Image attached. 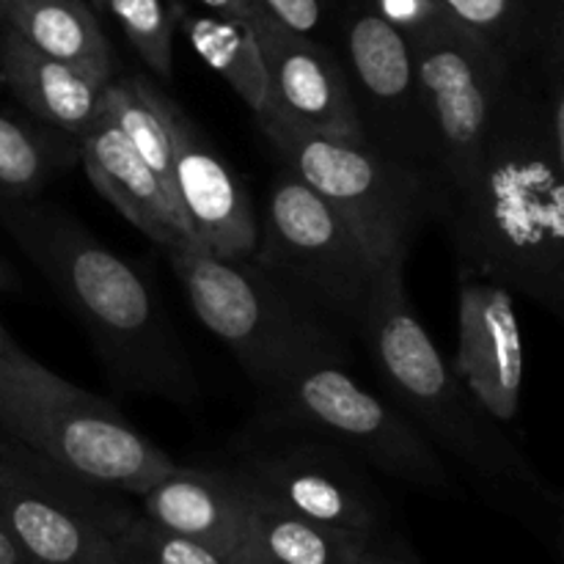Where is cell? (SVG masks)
<instances>
[{"instance_id": "obj_1", "label": "cell", "mask_w": 564, "mask_h": 564, "mask_svg": "<svg viewBox=\"0 0 564 564\" xmlns=\"http://www.w3.org/2000/svg\"><path fill=\"white\" fill-rule=\"evenodd\" d=\"M438 224L460 273L564 314V88L518 66L471 180L446 193Z\"/></svg>"}, {"instance_id": "obj_2", "label": "cell", "mask_w": 564, "mask_h": 564, "mask_svg": "<svg viewBox=\"0 0 564 564\" xmlns=\"http://www.w3.org/2000/svg\"><path fill=\"white\" fill-rule=\"evenodd\" d=\"M0 224L83 325L116 389L182 408L198 400L191 358L135 264L42 198L3 207Z\"/></svg>"}, {"instance_id": "obj_3", "label": "cell", "mask_w": 564, "mask_h": 564, "mask_svg": "<svg viewBox=\"0 0 564 564\" xmlns=\"http://www.w3.org/2000/svg\"><path fill=\"white\" fill-rule=\"evenodd\" d=\"M405 253H394L380 264L358 328L394 408L435 449L460 460L468 471L507 494L529 496L540 510H560V494L468 394L430 339L405 290Z\"/></svg>"}, {"instance_id": "obj_4", "label": "cell", "mask_w": 564, "mask_h": 564, "mask_svg": "<svg viewBox=\"0 0 564 564\" xmlns=\"http://www.w3.org/2000/svg\"><path fill=\"white\" fill-rule=\"evenodd\" d=\"M204 328L218 336L242 372L273 397L314 367H345V330L314 312L251 257H215L198 242L163 248Z\"/></svg>"}, {"instance_id": "obj_5", "label": "cell", "mask_w": 564, "mask_h": 564, "mask_svg": "<svg viewBox=\"0 0 564 564\" xmlns=\"http://www.w3.org/2000/svg\"><path fill=\"white\" fill-rule=\"evenodd\" d=\"M0 435L80 482L138 499L176 466L119 408L58 378L14 339L0 350Z\"/></svg>"}, {"instance_id": "obj_6", "label": "cell", "mask_w": 564, "mask_h": 564, "mask_svg": "<svg viewBox=\"0 0 564 564\" xmlns=\"http://www.w3.org/2000/svg\"><path fill=\"white\" fill-rule=\"evenodd\" d=\"M257 127L284 169L328 198L358 231L375 257L411 253L419 231L438 220L444 187L435 176L402 163L367 135H330L301 124L268 99Z\"/></svg>"}, {"instance_id": "obj_7", "label": "cell", "mask_w": 564, "mask_h": 564, "mask_svg": "<svg viewBox=\"0 0 564 564\" xmlns=\"http://www.w3.org/2000/svg\"><path fill=\"white\" fill-rule=\"evenodd\" d=\"M251 259L345 334L361 328L383 264L361 231L290 169L270 185Z\"/></svg>"}, {"instance_id": "obj_8", "label": "cell", "mask_w": 564, "mask_h": 564, "mask_svg": "<svg viewBox=\"0 0 564 564\" xmlns=\"http://www.w3.org/2000/svg\"><path fill=\"white\" fill-rule=\"evenodd\" d=\"M405 39L416 64L435 176L446 196L477 171L518 72V58L444 9Z\"/></svg>"}, {"instance_id": "obj_9", "label": "cell", "mask_w": 564, "mask_h": 564, "mask_svg": "<svg viewBox=\"0 0 564 564\" xmlns=\"http://www.w3.org/2000/svg\"><path fill=\"white\" fill-rule=\"evenodd\" d=\"M268 422L273 430L319 435L361 466L427 496L455 494L438 449L341 364L308 369L268 397Z\"/></svg>"}, {"instance_id": "obj_10", "label": "cell", "mask_w": 564, "mask_h": 564, "mask_svg": "<svg viewBox=\"0 0 564 564\" xmlns=\"http://www.w3.org/2000/svg\"><path fill=\"white\" fill-rule=\"evenodd\" d=\"M281 433H290L286 441L257 446L231 468L253 494L358 538L389 532V505L356 457L319 435Z\"/></svg>"}, {"instance_id": "obj_11", "label": "cell", "mask_w": 564, "mask_h": 564, "mask_svg": "<svg viewBox=\"0 0 564 564\" xmlns=\"http://www.w3.org/2000/svg\"><path fill=\"white\" fill-rule=\"evenodd\" d=\"M345 69L364 135L402 163L435 176L427 116L405 33L380 11H358L345 31Z\"/></svg>"}, {"instance_id": "obj_12", "label": "cell", "mask_w": 564, "mask_h": 564, "mask_svg": "<svg viewBox=\"0 0 564 564\" xmlns=\"http://www.w3.org/2000/svg\"><path fill=\"white\" fill-rule=\"evenodd\" d=\"M119 496L77 479L0 488V523L28 564H119L135 518Z\"/></svg>"}, {"instance_id": "obj_13", "label": "cell", "mask_w": 564, "mask_h": 564, "mask_svg": "<svg viewBox=\"0 0 564 564\" xmlns=\"http://www.w3.org/2000/svg\"><path fill=\"white\" fill-rule=\"evenodd\" d=\"M160 108L174 154V196L191 226L193 242L215 257H251L257 248L259 218L240 176L224 163L196 121L165 91H160Z\"/></svg>"}, {"instance_id": "obj_14", "label": "cell", "mask_w": 564, "mask_h": 564, "mask_svg": "<svg viewBox=\"0 0 564 564\" xmlns=\"http://www.w3.org/2000/svg\"><path fill=\"white\" fill-rule=\"evenodd\" d=\"M468 394L494 422L512 424L527 380V347L507 286L457 270V358Z\"/></svg>"}, {"instance_id": "obj_15", "label": "cell", "mask_w": 564, "mask_h": 564, "mask_svg": "<svg viewBox=\"0 0 564 564\" xmlns=\"http://www.w3.org/2000/svg\"><path fill=\"white\" fill-rule=\"evenodd\" d=\"M268 72V99L286 116L330 135H364L352 102L345 61L317 42L275 22L264 11L251 17Z\"/></svg>"}, {"instance_id": "obj_16", "label": "cell", "mask_w": 564, "mask_h": 564, "mask_svg": "<svg viewBox=\"0 0 564 564\" xmlns=\"http://www.w3.org/2000/svg\"><path fill=\"white\" fill-rule=\"evenodd\" d=\"M248 501L251 494L231 468L174 466L141 496V516L235 564L242 554Z\"/></svg>"}, {"instance_id": "obj_17", "label": "cell", "mask_w": 564, "mask_h": 564, "mask_svg": "<svg viewBox=\"0 0 564 564\" xmlns=\"http://www.w3.org/2000/svg\"><path fill=\"white\" fill-rule=\"evenodd\" d=\"M77 154L99 196L108 198L149 240L160 248L193 240L185 215L102 105L77 135Z\"/></svg>"}, {"instance_id": "obj_18", "label": "cell", "mask_w": 564, "mask_h": 564, "mask_svg": "<svg viewBox=\"0 0 564 564\" xmlns=\"http://www.w3.org/2000/svg\"><path fill=\"white\" fill-rule=\"evenodd\" d=\"M113 69L66 64L28 44L17 31H0V86L31 119L77 138L99 113Z\"/></svg>"}, {"instance_id": "obj_19", "label": "cell", "mask_w": 564, "mask_h": 564, "mask_svg": "<svg viewBox=\"0 0 564 564\" xmlns=\"http://www.w3.org/2000/svg\"><path fill=\"white\" fill-rule=\"evenodd\" d=\"M248 494L251 501H248L242 554L264 564H358L364 545L372 540L308 521L297 512L262 499L251 488Z\"/></svg>"}, {"instance_id": "obj_20", "label": "cell", "mask_w": 564, "mask_h": 564, "mask_svg": "<svg viewBox=\"0 0 564 564\" xmlns=\"http://www.w3.org/2000/svg\"><path fill=\"white\" fill-rule=\"evenodd\" d=\"M169 3L174 11L176 31L257 116L268 105V72L251 22L213 14L185 0H169Z\"/></svg>"}, {"instance_id": "obj_21", "label": "cell", "mask_w": 564, "mask_h": 564, "mask_svg": "<svg viewBox=\"0 0 564 564\" xmlns=\"http://www.w3.org/2000/svg\"><path fill=\"white\" fill-rule=\"evenodd\" d=\"M77 160V138L0 105V209L42 198Z\"/></svg>"}, {"instance_id": "obj_22", "label": "cell", "mask_w": 564, "mask_h": 564, "mask_svg": "<svg viewBox=\"0 0 564 564\" xmlns=\"http://www.w3.org/2000/svg\"><path fill=\"white\" fill-rule=\"evenodd\" d=\"M3 25L66 64L113 69V47L86 0H9Z\"/></svg>"}, {"instance_id": "obj_23", "label": "cell", "mask_w": 564, "mask_h": 564, "mask_svg": "<svg viewBox=\"0 0 564 564\" xmlns=\"http://www.w3.org/2000/svg\"><path fill=\"white\" fill-rule=\"evenodd\" d=\"M160 91L163 88L154 86L152 80L141 75L130 77H113L105 86L102 105L108 110L110 119L116 121L127 141L132 143L143 163L149 165L160 185L165 187L171 198L174 196V154H171V135L169 124H165L163 108H160ZM180 207V204H176ZM182 213V209H180Z\"/></svg>"}, {"instance_id": "obj_24", "label": "cell", "mask_w": 564, "mask_h": 564, "mask_svg": "<svg viewBox=\"0 0 564 564\" xmlns=\"http://www.w3.org/2000/svg\"><path fill=\"white\" fill-rule=\"evenodd\" d=\"M91 9L108 14L127 42L160 80L174 77V11L169 0H91Z\"/></svg>"}, {"instance_id": "obj_25", "label": "cell", "mask_w": 564, "mask_h": 564, "mask_svg": "<svg viewBox=\"0 0 564 564\" xmlns=\"http://www.w3.org/2000/svg\"><path fill=\"white\" fill-rule=\"evenodd\" d=\"M119 564H229L218 554L207 551L193 540L171 534L152 523L149 518L138 516L127 527L121 540Z\"/></svg>"}, {"instance_id": "obj_26", "label": "cell", "mask_w": 564, "mask_h": 564, "mask_svg": "<svg viewBox=\"0 0 564 564\" xmlns=\"http://www.w3.org/2000/svg\"><path fill=\"white\" fill-rule=\"evenodd\" d=\"M446 14L460 20L463 25L474 28L490 42L505 47L507 53L516 55V44H512V0H435Z\"/></svg>"}, {"instance_id": "obj_27", "label": "cell", "mask_w": 564, "mask_h": 564, "mask_svg": "<svg viewBox=\"0 0 564 564\" xmlns=\"http://www.w3.org/2000/svg\"><path fill=\"white\" fill-rule=\"evenodd\" d=\"M69 474L55 468L44 457L33 455L25 446L9 438H0V488H17V485H58L69 482ZM80 482V479H77Z\"/></svg>"}, {"instance_id": "obj_28", "label": "cell", "mask_w": 564, "mask_h": 564, "mask_svg": "<svg viewBox=\"0 0 564 564\" xmlns=\"http://www.w3.org/2000/svg\"><path fill=\"white\" fill-rule=\"evenodd\" d=\"M253 3L264 14L273 17L275 22H281L290 31L306 33V36H312L317 31L319 20H323V6H319V0H253Z\"/></svg>"}, {"instance_id": "obj_29", "label": "cell", "mask_w": 564, "mask_h": 564, "mask_svg": "<svg viewBox=\"0 0 564 564\" xmlns=\"http://www.w3.org/2000/svg\"><path fill=\"white\" fill-rule=\"evenodd\" d=\"M358 564H422L413 556V551L408 549L402 540L391 538L389 532H383L380 538H372L364 545Z\"/></svg>"}, {"instance_id": "obj_30", "label": "cell", "mask_w": 564, "mask_h": 564, "mask_svg": "<svg viewBox=\"0 0 564 564\" xmlns=\"http://www.w3.org/2000/svg\"><path fill=\"white\" fill-rule=\"evenodd\" d=\"M185 3L220 17H235V20H251L257 11H262L253 0H185Z\"/></svg>"}, {"instance_id": "obj_31", "label": "cell", "mask_w": 564, "mask_h": 564, "mask_svg": "<svg viewBox=\"0 0 564 564\" xmlns=\"http://www.w3.org/2000/svg\"><path fill=\"white\" fill-rule=\"evenodd\" d=\"M0 564H28L25 554L3 523H0Z\"/></svg>"}, {"instance_id": "obj_32", "label": "cell", "mask_w": 564, "mask_h": 564, "mask_svg": "<svg viewBox=\"0 0 564 564\" xmlns=\"http://www.w3.org/2000/svg\"><path fill=\"white\" fill-rule=\"evenodd\" d=\"M14 286H17V279L11 275V270L0 262V290H14Z\"/></svg>"}, {"instance_id": "obj_33", "label": "cell", "mask_w": 564, "mask_h": 564, "mask_svg": "<svg viewBox=\"0 0 564 564\" xmlns=\"http://www.w3.org/2000/svg\"><path fill=\"white\" fill-rule=\"evenodd\" d=\"M9 341H11V334L3 328V325H0V350H3V347L9 345Z\"/></svg>"}, {"instance_id": "obj_34", "label": "cell", "mask_w": 564, "mask_h": 564, "mask_svg": "<svg viewBox=\"0 0 564 564\" xmlns=\"http://www.w3.org/2000/svg\"><path fill=\"white\" fill-rule=\"evenodd\" d=\"M235 564H264V562H259V560H253V556H237V562Z\"/></svg>"}, {"instance_id": "obj_35", "label": "cell", "mask_w": 564, "mask_h": 564, "mask_svg": "<svg viewBox=\"0 0 564 564\" xmlns=\"http://www.w3.org/2000/svg\"><path fill=\"white\" fill-rule=\"evenodd\" d=\"M9 3V0H0V14H3V6Z\"/></svg>"}, {"instance_id": "obj_36", "label": "cell", "mask_w": 564, "mask_h": 564, "mask_svg": "<svg viewBox=\"0 0 564 564\" xmlns=\"http://www.w3.org/2000/svg\"><path fill=\"white\" fill-rule=\"evenodd\" d=\"M0 31H3V14H0Z\"/></svg>"}, {"instance_id": "obj_37", "label": "cell", "mask_w": 564, "mask_h": 564, "mask_svg": "<svg viewBox=\"0 0 564 564\" xmlns=\"http://www.w3.org/2000/svg\"><path fill=\"white\" fill-rule=\"evenodd\" d=\"M0 438H3V435H0Z\"/></svg>"}]
</instances>
